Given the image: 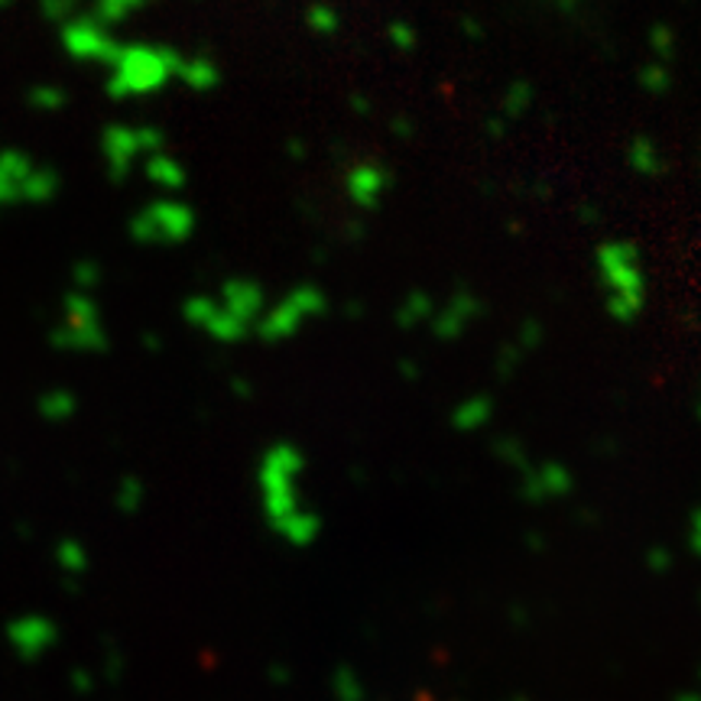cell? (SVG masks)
<instances>
[{
	"mask_svg": "<svg viewBox=\"0 0 701 701\" xmlns=\"http://www.w3.org/2000/svg\"><path fill=\"white\" fill-rule=\"evenodd\" d=\"M679 701H701V699H696V696H682V699Z\"/></svg>",
	"mask_w": 701,
	"mask_h": 701,
	"instance_id": "83f0119b",
	"label": "cell"
},
{
	"mask_svg": "<svg viewBox=\"0 0 701 701\" xmlns=\"http://www.w3.org/2000/svg\"><path fill=\"white\" fill-rule=\"evenodd\" d=\"M511 342H514V345L520 348V354L526 357V354H532V350H536L539 345H542V342H545V325H542L539 319H526V322L520 325V329H517V335H514Z\"/></svg>",
	"mask_w": 701,
	"mask_h": 701,
	"instance_id": "e0dca14e",
	"label": "cell"
},
{
	"mask_svg": "<svg viewBox=\"0 0 701 701\" xmlns=\"http://www.w3.org/2000/svg\"><path fill=\"white\" fill-rule=\"evenodd\" d=\"M309 458L296 442H273L260 455L257 465V488H260V511L267 526L290 545L306 549L319 539L322 517L306 507L303 501V478Z\"/></svg>",
	"mask_w": 701,
	"mask_h": 701,
	"instance_id": "6da1fadb",
	"label": "cell"
},
{
	"mask_svg": "<svg viewBox=\"0 0 701 701\" xmlns=\"http://www.w3.org/2000/svg\"><path fill=\"white\" fill-rule=\"evenodd\" d=\"M594 270L604 293V309L617 325H634L650 303V276L634 241H604L594 250Z\"/></svg>",
	"mask_w": 701,
	"mask_h": 701,
	"instance_id": "7a4b0ae2",
	"label": "cell"
},
{
	"mask_svg": "<svg viewBox=\"0 0 701 701\" xmlns=\"http://www.w3.org/2000/svg\"><path fill=\"white\" fill-rule=\"evenodd\" d=\"M185 78H188L192 88L208 91V88L218 85V69H214V62H208V59H195L192 65H185Z\"/></svg>",
	"mask_w": 701,
	"mask_h": 701,
	"instance_id": "ac0fdd59",
	"label": "cell"
},
{
	"mask_svg": "<svg viewBox=\"0 0 701 701\" xmlns=\"http://www.w3.org/2000/svg\"><path fill=\"white\" fill-rule=\"evenodd\" d=\"M532 101H536V88H532L526 78H514V82L507 85V91H504L501 114H504L507 121H520V118L529 114Z\"/></svg>",
	"mask_w": 701,
	"mask_h": 701,
	"instance_id": "7c38bea8",
	"label": "cell"
},
{
	"mask_svg": "<svg viewBox=\"0 0 701 701\" xmlns=\"http://www.w3.org/2000/svg\"><path fill=\"white\" fill-rule=\"evenodd\" d=\"M350 108H354L357 114H370V101H367V98H360V95H354V98H350Z\"/></svg>",
	"mask_w": 701,
	"mask_h": 701,
	"instance_id": "484cf974",
	"label": "cell"
},
{
	"mask_svg": "<svg viewBox=\"0 0 701 701\" xmlns=\"http://www.w3.org/2000/svg\"><path fill=\"white\" fill-rule=\"evenodd\" d=\"M342 188L357 211H377L393 188V175L380 160H357L345 170Z\"/></svg>",
	"mask_w": 701,
	"mask_h": 701,
	"instance_id": "5b68a950",
	"label": "cell"
},
{
	"mask_svg": "<svg viewBox=\"0 0 701 701\" xmlns=\"http://www.w3.org/2000/svg\"><path fill=\"white\" fill-rule=\"evenodd\" d=\"M345 309H348L350 319H360V316H364V303H357V299H354V303H348Z\"/></svg>",
	"mask_w": 701,
	"mask_h": 701,
	"instance_id": "4316f807",
	"label": "cell"
},
{
	"mask_svg": "<svg viewBox=\"0 0 701 701\" xmlns=\"http://www.w3.org/2000/svg\"><path fill=\"white\" fill-rule=\"evenodd\" d=\"M624 157H627V170L634 175H640V179H660V175L666 173V153H663V147H660L653 137H647V134L630 137Z\"/></svg>",
	"mask_w": 701,
	"mask_h": 701,
	"instance_id": "9c48e42d",
	"label": "cell"
},
{
	"mask_svg": "<svg viewBox=\"0 0 701 701\" xmlns=\"http://www.w3.org/2000/svg\"><path fill=\"white\" fill-rule=\"evenodd\" d=\"M188 319L195 325H201L211 339L224 342V345H237V342H247L250 332L221 306V299H195L188 306Z\"/></svg>",
	"mask_w": 701,
	"mask_h": 701,
	"instance_id": "52a82bcc",
	"label": "cell"
},
{
	"mask_svg": "<svg viewBox=\"0 0 701 701\" xmlns=\"http://www.w3.org/2000/svg\"><path fill=\"white\" fill-rule=\"evenodd\" d=\"M581 3H585V0H552V7H555L558 13H575Z\"/></svg>",
	"mask_w": 701,
	"mask_h": 701,
	"instance_id": "603a6c76",
	"label": "cell"
},
{
	"mask_svg": "<svg viewBox=\"0 0 701 701\" xmlns=\"http://www.w3.org/2000/svg\"><path fill=\"white\" fill-rule=\"evenodd\" d=\"M393 127H396V137H399V140H409V137H413V131H416V127H413V121H406V118H396V124H393Z\"/></svg>",
	"mask_w": 701,
	"mask_h": 701,
	"instance_id": "7402d4cb",
	"label": "cell"
},
{
	"mask_svg": "<svg viewBox=\"0 0 701 701\" xmlns=\"http://www.w3.org/2000/svg\"><path fill=\"white\" fill-rule=\"evenodd\" d=\"M332 689H335L339 701H364V682H360V676H357L354 669H348V666L335 669Z\"/></svg>",
	"mask_w": 701,
	"mask_h": 701,
	"instance_id": "9a60e30c",
	"label": "cell"
},
{
	"mask_svg": "<svg viewBox=\"0 0 701 701\" xmlns=\"http://www.w3.org/2000/svg\"><path fill=\"white\" fill-rule=\"evenodd\" d=\"M699 419H701V399H699Z\"/></svg>",
	"mask_w": 701,
	"mask_h": 701,
	"instance_id": "f1b7e54d",
	"label": "cell"
},
{
	"mask_svg": "<svg viewBox=\"0 0 701 701\" xmlns=\"http://www.w3.org/2000/svg\"><path fill=\"white\" fill-rule=\"evenodd\" d=\"M650 52H653V59H660L666 65L676 59V29L669 23L650 26Z\"/></svg>",
	"mask_w": 701,
	"mask_h": 701,
	"instance_id": "5bb4252c",
	"label": "cell"
},
{
	"mask_svg": "<svg viewBox=\"0 0 701 701\" xmlns=\"http://www.w3.org/2000/svg\"><path fill=\"white\" fill-rule=\"evenodd\" d=\"M520 481V494L529 504H545V501H562L571 494L575 488V478L565 465L558 462H545V465H529Z\"/></svg>",
	"mask_w": 701,
	"mask_h": 701,
	"instance_id": "8992f818",
	"label": "cell"
},
{
	"mask_svg": "<svg viewBox=\"0 0 701 701\" xmlns=\"http://www.w3.org/2000/svg\"><path fill=\"white\" fill-rule=\"evenodd\" d=\"M494 419V396L491 393H471L455 403L452 409V429L458 432H481Z\"/></svg>",
	"mask_w": 701,
	"mask_h": 701,
	"instance_id": "30bf717a",
	"label": "cell"
},
{
	"mask_svg": "<svg viewBox=\"0 0 701 701\" xmlns=\"http://www.w3.org/2000/svg\"><path fill=\"white\" fill-rule=\"evenodd\" d=\"M303 20H306V29L312 36H322V39L339 36V29H342V10L335 3H329V0H312L306 7Z\"/></svg>",
	"mask_w": 701,
	"mask_h": 701,
	"instance_id": "8fae6325",
	"label": "cell"
},
{
	"mask_svg": "<svg viewBox=\"0 0 701 701\" xmlns=\"http://www.w3.org/2000/svg\"><path fill=\"white\" fill-rule=\"evenodd\" d=\"M517 701H524V699H517Z\"/></svg>",
	"mask_w": 701,
	"mask_h": 701,
	"instance_id": "f546056e",
	"label": "cell"
},
{
	"mask_svg": "<svg viewBox=\"0 0 701 701\" xmlns=\"http://www.w3.org/2000/svg\"><path fill=\"white\" fill-rule=\"evenodd\" d=\"M647 562H650V568H653V571H669V565H673V555H669L663 545H656V549H650Z\"/></svg>",
	"mask_w": 701,
	"mask_h": 701,
	"instance_id": "ffe728a7",
	"label": "cell"
},
{
	"mask_svg": "<svg viewBox=\"0 0 701 701\" xmlns=\"http://www.w3.org/2000/svg\"><path fill=\"white\" fill-rule=\"evenodd\" d=\"M286 153H290L293 160H303V157H306V147H303L299 140H286Z\"/></svg>",
	"mask_w": 701,
	"mask_h": 701,
	"instance_id": "cb8c5ba5",
	"label": "cell"
},
{
	"mask_svg": "<svg viewBox=\"0 0 701 701\" xmlns=\"http://www.w3.org/2000/svg\"><path fill=\"white\" fill-rule=\"evenodd\" d=\"M399 370H403V377H406V380H416V377H419V367H416L409 357H406V360H399Z\"/></svg>",
	"mask_w": 701,
	"mask_h": 701,
	"instance_id": "d4e9b609",
	"label": "cell"
},
{
	"mask_svg": "<svg viewBox=\"0 0 701 701\" xmlns=\"http://www.w3.org/2000/svg\"><path fill=\"white\" fill-rule=\"evenodd\" d=\"M484 312H488L484 296L475 293L471 286H458L448 293L442 306H435V316L426 329L435 342H458L484 319Z\"/></svg>",
	"mask_w": 701,
	"mask_h": 701,
	"instance_id": "277c9868",
	"label": "cell"
},
{
	"mask_svg": "<svg viewBox=\"0 0 701 701\" xmlns=\"http://www.w3.org/2000/svg\"><path fill=\"white\" fill-rule=\"evenodd\" d=\"M637 82H640V88L647 91V95H653V98H663V95H669L673 91V69L666 65V62H660V59H650L640 72H637Z\"/></svg>",
	"mask_w": 701,
	"mask_h": 701,
	"instance_id": "4fadbf2b",
	"label": "cell"
},
{
	"mask_svg": "<svg viewBox=\"0 0 701 701\" xmlns=\"http://www.w3.org/2000/svg\"><path fill=\"white\" fill-rule=\"evenodd\" d=\"M332 312V299L319 283H299L290 293H283L280 299H273L267 306V312L260 316L254 335L263 345H283L299 339L312 322L325 319Z\"/></svg>",
	"mask_w": 701,
	"mask_h": 701,
	"instance_id": "3957f363",
	"label": "cell"
},
{
	"mask_svg": "<svg viewBox=\"0 0 701 701\" xmlns=\"http://www.w3.org/2000/svg\"><path fill=\"white\" fill-rule=\"evenodd\" d=\"M689 542H692V552L701 555V511L692 514V524H689Z\"/></svg>",
	"mask_w": 701,
	"mask_h": 701,
	"instance_id": "44dd1931",
	"label": "cell"
},
{
	"mask_svg": "<svg viewBox=\"0 0 701 701\" xmlns=\"http://www.w3.org/2000/svg\"><path fill=\"white\" fill-rule=\"evenodd\" d=\"M386 39H390V46H393L396 52H413V49L419 46V33H416V26L406 23V20H393V23L386 26Z\"/></svg>",
	"mask_w": 701,
	"mask_h": 701,
	"instance_id": "2e32d148",
	"label": "cell"
},
{
	"mask_svg": "<svg viewBox=\"0 0 701 701\" xmlns=\"http://www.w3.org/2000/svg\"><path fill=\"white\" fill-rule=\"evenodd\" d=\"M435 296L429 293V290H409L399 303H396V309H393V325L399 329V332H416V329H422V325H429L432 322V316H435Z\"/></svg>",
	"mask_w": 701,
	"mask_h": 701,
	"instance_id": "ba28073f",
	"label": "cell"
},
{
	"mask_svg": "<svg viewBox=\"0 0 701 701\" xmlns=\"http://www.w3.org/2000/svg\"><path fill=\"white\" fill-rule=\"evenodd\" d=\"M494 452H497L501 462H507V465H514V468H520V471H526V468L532 465L529 455H526V448L517 439H501V442L494 445Z\"/></svg>",
	"mask_w": 701,
	"mask_h": 701,
	"instance_id": "d6986e66",
	"label": "cell"
}]
</instances>
